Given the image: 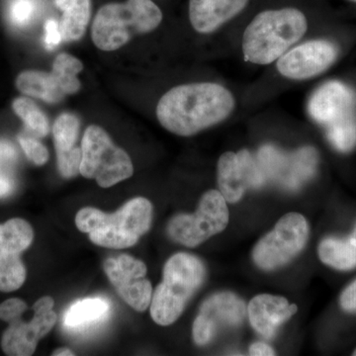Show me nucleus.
Masks as SVG:
<instances>
[{"mask_svg": "<svg viewBox=\"0 0 356 356\" xmlns=\"http://www.w3.org/2000/svg\"><path fill=\"white\" fill-rule=\"evenodd\" d=\"M259 163L266 177L278 180L283 186L295 191L302 181L315 175L318 154L313 147H304L291 156H286L275 147L266 146L259 151Z\"/></svg>", "mask_w": 356, "mask_h": 356, "instance_id": "4468645a", "label": "nucleus"}, {"mask_svg": "<svg viewBox=\"0 0 356 356\" xmlns=\"http://www.w3.org/2000/svg\"><path fill=\"white\" fill-rule=\"evenodd\" d=\"M15 84L23 95L49 103L62 102L65 96L51 72L25 70L17 76Z\"/></svg>", "mask_w": 356, "mask_h": 356, "instance_id": "412c9836", "label": "nucleus"}, {"mask_svg": "<svg viewBox=\"0 0 356 356\" xmlns=\"http://www.w3.org/2000/svg\"><path fill=\"white\" fill-rule=\"evenodd\" d=\"M297 310V306L288 303L284 297L270 294L257 295L248 307L252 327L267 339L273 337L277 327L295 315Z\"/></svg>", "mask_w": 356, "mask_h": 356, "instance_id": "f3484780", "label": "nucleus"}, {"mask_svg": "<svg viewBox=\"0 0 356 356\" xmlns=\"http://www.w3.org/2000/svg\"><path fill=\"white\" fill-rule=\"evenodd\" d=\"M341 308L346 312L355 313L356 312V280L351 282L348 287L341 293Z\"/></svg>", "mask_w": 356, "mask_h": 356, "instance_id": "c756f323", "label": "nucleus"}, {"mask_svg": "<svg viewBox=\"0 0 356 356\" xmlns=\"http://www.w3.org/2000/svg\"><path fill=\"white\" fill-rule=\"evenodd\" d=\"M13 109L33 133L39 137L48 135L50 131L48 118L36 103L29 98L18 97L13 103Z\"/></svg>", "mask_w": 356, "mask_h": 356, "instance_id": "393cba45", "label": "nucleus"}, {"mask_svg": "<svg viewBox=\"0 0 356 356\" xmlns=\"http://www.w3.org/2000/svg\"><path fill=\"white\" fill-rule=\"evenodd\" d=\"M36 9L33 0H13L9 7V18L17 27H25L34 18Z\"/></svg>", "mask_w": 356, "mask_h": 356, "instance_id": "bb28decb", "label": "nucleus"}, {"mask_svg": "<svg viewBox=\"0 0 356 356\" xmlns=\"http://www.w3.org/2000/svg\"><path fill=\"white\" fill-rule=\"evenodd\" d=\"M218 184L220 192L229 203H236L242 199L250 187L247 172L240 154L227 152L218 161Z\"/></svg>", "mask_w": 356, "mask_h": 356, "instance_id": "6ab92c4d", "label": "nucleus"}, {"mask_svg": "<svg viewBox=\"0 0 356 356\" xmlns=\"http://www.w3.org/2000/svg\"><path fill=\"white\" fill-rule=\"evenodd\" d=\"M350 242L353 243V245L356 247V225L355 227V229H353V234H351V236H350Z\"/></svg>", "mask_w": 356, "mask_h": 356, "instance_id": "f704fd0d", "label": "nucleus"}, {"mask_svg": "<svg viewBox=\"0 0 356 356\" xmlns=\"http://www.w3.org/2000/svg\"><path fill=\"white\" fill-rule=\"evenodd\" d=\"M250 0H189V21L199 34H213L240 15Z\"/></svg>", "mask_w": 356, "mask_h": 356, "instance_id": "dca6fc26", "label": "nucleus"}, {"mask_svg": "<svg viewBox=\"0 0 356 356\" xmlns=\"http://www.w3.org/2000/svg\"><path fill=\"white\" fill-rule=\"evenodd\" d=\"M308 238L305 218L298 213H288L255 245L252 254L255 264L264 270L285 266L302 252Z\"/></svg>", "mask_w": 356, "mask_h": 356, "instance_id": "1a4fd4ad", "label": "nucleus"}, {"mask_svg": "<svg viewBox=\"0 0 356 356\" xmlns=\"http://www.w3.org/2000/svg\"><path fill=\"white\" fill-rule=\"evenodd\" d=\"M348 1L353 2V3L356 4V0H348Z\"/></svg>", "mask_w": 356, "mask_h": 356, "instance_id": "c9c22d12", "label": "nucleus"}, {"mask_svg": "<svg viewBox=\"0 0 356 356\" xmlns=\"http://www.w3.org/2000/svg\"><path fill=\"white\" fill-rule=\"evenodd\" d=\"M103 270L119 296L131 308L145 312L151 305L153 287L147 280V266L128 254L109 257L103 262Z\"/></svg>", "mask_w": 356, "mask_h": 356, "instance_id": "f8f14e48", "label": "nucleus"}, {"mask_svg": "<svg viewBox=\"0 0 356 356\" xmlns=\"http://www.w3.org/2000/svg\"><path fill=\"white\" fill-rule=\"evenodd\" d=\"M53 356H74V351L70 350V348H58V350H56L54 351Z\"/></svg>", "mask_w": 356, "mask_h": 356, "instance_id": "72a5a7b5", "label": "nucleus"}, {"mask_svg": "<svg viewBox=\"0 0 356 356\" xmlns=\"http://www.w3.org/2000/svg\"><path fill=\"white\" fill-rule=\"evenodd\" d=\"M325 137L339 153L348 154L356 147V115L325 129Z\"/></svg>", "mask_w": 356, "mask_h": 356, "instance_id": "a878e982", "label": "nucleus"}, {"mask_svg": "<svg viewBox=\"0 0 356 356\" xmlns=\"http://www.w3.org/2000/svg\"><path fill=\"white\" fill-rule=\"evenodd\" d=\"M19 144L29 161L36 165H44L49 161V152L47 147L34 138L19 137Z\"/></svg>", "mask_w": 356, "mask_h": 356, "instance_id": "cd10ccee", "label": "nucleus"}, {"mask_svg": "<svg viewBox=\"0 0 356 356\" xmlns=\"http://www.w3.org/2000/svg\"><path fill=\"white\" fill-rule=\"evenodd\" d=\"M62 11L60 30L65 42L77 41L83 36L91 16V0H55Z\"/></svg>", "mask_w": 356, "mask_h": 356, "instance_id": "aec40b11", "label": "nucleus"}, {"mask_svg": "<svg viewBox=\"0 0 356 356\" xmlns=\"http://www.w3.org/2000/svg\"><path fill=\"white\" fill-rule=\"evenodd\" d=\"M17 158V152L11 143L0 140V163H13Z\"/></svg>", "mask_w": 356, "mask_h": 356, "instance_id": "7c9ffc66", "label": "nucleus"}, {"mask_svg": "<svg viewBox=\"0 0 356 356\" xmlns=\"http://www.w3.org/2000/svg\"><path fill=\"white\" fill-rule=\"evenodd\" d=\"M153 205L144 197L134 198L113 213L106 214L96 208L77 212V229L88 234L91 242L107 248H127L139 242L151 228Z\"/></svg>", "mask_w": 356, "mask_h": 356, "instance_id": "7ed1b4c3", "label": "nucleus"}, {"mask_svg": "<svg viewBox=\"0 0 356 356\" xmlns=\"http://www.w3.org/2000/svg\"><path fill=\"white\" fill-rule=\"evenodd\" d=\"M34 229L21 218H13L0 224V291L20 289L27 277V269L21 254L31 247Z\"/></svg>", "mask_w": 356, "mask_h": 356, "instance_id": "9d476101", "label": "nucleus"}, {"mask_svg": "<svg viewBox=\"0 0 356 356\" xmlns=\"http://www.w3.org/2000/svg\"><path fill=\"white\" fill-rule=\"evenodd\" d=\"M308 28L305 13L296 7L261 11L243 31V60L257 65L273 64L305 36Z\"/></svg>", "mask_w": 356, "mask_h": 356, "instance_id": "f03ea898", "label": "nucleus"}, {"mask_svg": "<svg viewBox=\"0 0 356 356\" xmlns=\"http://www.w3.org/2000/svg\"><path fill=\"white\" fill-rule=\"evenodd\" d=\"M309 115L324 129L356 115V92L348 83L330 81L312 95Z\"/></svg>", "mask_w": 356, "mask_h": 356, "instance_id": "2eb2a0df", "label": "nucleus"}, {"mask_svg": "<svg viewBox=\"0 0 356 356\" xmlns=\"http://www.w3.org/2000/svg\"><path fill=\"white\" fill-rule=\"evenodd\" d=\"M205 277V266L197 257L186 252L172 255L166 261L163 281L152 297L149 306L154 322L166 327L177 321Z\"/></svg>", "mask_w": 356, "mask_h": 356, "instance_id": "39448f33", "label": "nucleus"}, {"mask_svg": "<svg viewBox=\"0 0 356 356\" xmlns=\"http://www.w3.org/2000/svg\"><path fill=\"white\" fill-rule=\"evenodd\" d=\"M14 180L7 173L0 170V198H6L14 191Z\"/></svg>", "mask_w": 356, "mask_h": 356, "instance_id": "2f4dec72", "label": "nucleus"}, {"mask_svg": "<svg viewBox=\"0 0 356 356\" xmlns=\"http://www.w3.org/2000/svg\"><path fill=\"white\" fill-rule=\"evenodd\" d=\"M318 254L322 262L337 270L356 267V247L350 238H325L318 245Z\"/></svg>", "mask_w": 356, "mask_h": 356, "instance_id": "5701e85b", "label": "nucleus"}, {"mask_svg": "<svg viewBox=\"0 0 356 356\" xmlns=\"http://www.w3.org/2000/svg\"><path fill=\"white\" fill-rule=\"evenodd\" d=\"M79 120L76 115L64 113L58 117L54 125V142L57 152L58 168L65 178L76 177L79 172L83 152L76 147Z\"/></svg>", "mask_w": 356, "mask_h": 356, "instance_id": "a211bd4d", "label": "nucleus"}, {"mask_svg": "<svg viewBox=\"0 0 356 356\" xmlns=\"http://www.w3.org/2000/svg\"><path fill=\"white\" fill-rule=\"evenodd\" d=\"M83 70V64L79 58L69 54H60L54 62L51 74L65 95H74L81 88L77 74Z\"/></svg>", "mask_w": 356, "mask_h": 356, "instance_id": "b1692460", "label": "nucleus"}, {"mask_svg": "<svg viewBox=\"0 0 356 356\" xmlns=\"http://www.w3.org/2000/svg\"><path fill=\"white\" fill-rule=\"evenodd\" d=\"M54 305L55 302L51 297H42L32 307L31 320L25 322L23 316L28 310L25 301L10 298L2 302L0 304V320L8 324L1 337L3 353L9 356L32 355L40 339L47 336L57 323Z\"/></svg>", "mask_w": 356, "mask_h": 356, "instance_id": "423d86ee", "label": "nucleus"}, {"mask_svg": "<svg viewBox=\"0 0 356 356\" xmlns=\"http://www.w3.org/2000/svg\"><path fill=\"white\" fill-rule=\"evenodd\" d=\"M341 48L329 39H316L292 47L276 60V70L290 81H308L336 64Z\"/></svg>", "mask_w": 356, "mask_h": 356, "instance_id": "9b49d317", "label": "nucleus"}, {"mask_svg": "<svg viewBox=\"0 0 356 356\" xmlns=\"http://www.w3.org/2000/svg\"><path fill=\"white\" fill-rule=\"evenodd\" d=\"M62 41V34H60V24L57 20H47L44 23V44L49 50H53Z\"/></svg>", "mask_w": 356, "mask_h": 356, "instance_id": "c85d7f7f", "label": "nucleus"}, {"mask_svg": "<svg viewBox=\"0 0 356 356\" xmlns=\"http://www.w3.org/2000/svg\"><path fill=\"white\" fill-rule=\"evenodd\" d=\"M163 18L161 9L152 0L105 4L96 13L91 39L100 50H118L133 37L153 32Z\"/></svg>", "mask_w": 356, "mask_h": 356, "instance_id": "20e7f679", "label": "nucleus"}, {"mask_svg": "<svg viewBox=\"0 0 356 356\" xmlns=\"http://www.w3.org/2000/svg\"><path fill=\"white\" fill-rule=\"evenodd\" d=\"M250 355L266 356L275 355V353L270 346L264 343H254L250 348Z\"/></svg>", "mask_w": 356, "mask_h": 356, "instance_id": "473e14b6", "label": "nucleus"}, {"mask_svg": "<svg viewBox=\"0 0 356 356\" xmlns=\"http://www.w3.org/2000/svg\"><path fill=\"white\" fill-rule=\"evenodd\" d=\"M110 305L103 298H88L77 301L65 313V327L72 330L84 329L102 321L109 313Z\"/></svg>", "mask_w": 356, "mask_h": 356, "instance_id": "4be33fe9", "label": "nucleus"}, {"mask_svg": "<svg viewBox=\"0 0 356 356\" xmlns=\"http://www.w3.org/2000/svg\"><path fill=\"white\" fill-rule=\"evenodd\" d=\"M235 95L217 83H192L175 86L159 99L156 118L165 130L191 137L216 126L233 114Z\"/></svg>", "mask_w": 356, "mask_h": 356, "instance_id": "f257e3e1", "label": "nucleus"}, {"mask_svg": "<svg viewBox=\"0 0 356 356\" xmlns=\"http://www.w3.org/2000/svg\"><path fill=\"white\" fill-rule=\"evenodd\" d=\"M79 172L83 177L95 179L99 186L108 188L132 177L134 166L130 156L115 146L108 134L97 125H90L81 140Z\"/></svg>", "mask_w": 356, "mask_h": 356, "instance_id": "0eeeda50", "label": "nucleus"}, {"mask_svg": "<svg viewBox=\"0 0 356 356\" xmlns=\"http://www.w3.org/2000/svg\"><path fill=\"white\" fill-rule=\"evenodd\" d=\"M353 355L356 356V350L355 351H353Z\"/></svg>", "mask_w": 356, "mask_h": 356, "instance_id": "e433bc0d", "label": "nucleus"}, {"mask_svg": "<svg viewBox=\"0 0 356 356\" xmlns=\"http://www.w3.org/2000/svg\"><path fill=\"white\" fill-rule=\"evenodd\" d=\"M247 314L242 299L231 292H220L212 295L201 306L194 321V341L205 346L222 327H236L243 323Z\"/></svg>", "mask_w": 356, "mask_h": 356, "instance_id": "ddd939ff", "label": "nucleus"}, {"mask_svg": "<svg viewBox=\"0 0 356 356\" xmlns=\"http://www.w3.org/2000/svg\"><path fill=\"white\" fill-rule=\"evenodd\" d=\"M229 209L221 192L203 194L194 214H179L170 220L168 234L172 241L187 248H195L221 233L228 226Z\"/></svg>", "mask_w": 356, "mask_h": 356, "instance_id": "6e6552de", "label": "nucleus"}]
</instances>
